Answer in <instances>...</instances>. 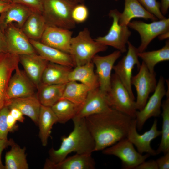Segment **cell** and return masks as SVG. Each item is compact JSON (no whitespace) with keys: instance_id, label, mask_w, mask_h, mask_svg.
Listing matches in <instances>:
<instances>
[{"instance_id":"1","label":"cell","mask_w":169,"mask_h":169,"mask_svg":"<svg viewBox=\"0 0 169 169\" xmlns=\"http://www.w3.org/2000/svg\"><path fill=\"white\" fill-rule=\"evenodd\" d=\"M85 118L95 142L94 151H102L126 138L132 119L113 109Z\"/></svg>"},{"instance_id":"2","label":"cell","mask_w":169,"mask_h":169,"mask_svg":"<svg viewBox=\"0 0 169 169\" xmlns=\"http://www.w3.org/2000/svg\"><path fill=\"white\" fill-rule=\"evenodd\" d=\"M73 130L66 137H62L60 147L49 151L48 160L51 162H60L70 153L92 154L94 151L95 142L87 126L85 118L75 117L72 119Z\"/></svg>"},{"instance_id":"3","label":"cell","mask_w":169,"mask_h":169,"mask_svg":"<svg viewBox=\"0 0 169 169\" xmlns=\"http://www.w3.org/2000/svg\"><path fill=\"white\" fill-rule=\"evenodd\" d=\"M107 48V46L93 39L89 30L85 28L72 38L69 54L75 67L91 61L97 54L105 51Z\"/></svg>"},{"instance_id":"4","label":"cell","mask_w":169,"mask_h":169,"mask_svg":"<svg viewBox=\"0 0 169 169\" xmlns=\"http://www.w3.org/2000/svg\"><path fill=\"white\" fill-rule=\"evenodd\" d=\"M42 14L47 25L71 30L76 23L71 17L75 4L67 0H42Z\"/></svg>"},{"instance_id":"5","label":"cell","mask_w":169,"mask_h":169,"mask_svg":"<svg viewBox=\"0 0 169 169\" xmlns=\"http://www.w3.org/2000/svg\"><path fill=\"white\" fill-rule=\"evenodd\" d=\"M120 12L117 9L111 10L108 13L112 19L111 25L107 34L94 40L104 45L114 47L121 53L127 51L126 44L131 33L127 26L119 23Z\"/></svg>"},{"instance_id":"6","label":"cell","mask_w":169,"mask_h":169,"mask_svg":"<svg viewBox=\"0 0 169 169\" xmlns=\"http://www.w3.org/2000/svg\"><path fill=\"white\" fill-rule=\"evenodd\" d=\"M107 94L112 109L135 118V101L115 73L111 75L110 88Z\"/></svg>"},{"instance_id":"7","label":"cell","mask_w":169,"mask_h":169,"mask_svg":"<svg viewBox=\"0 0 169 169\" xmlns=\"http://www.w3.org/2000/svg\"><path fill=\"white\" fill-rule=\"evenodd\" d=\"M133 145L126 138L104 149L102 153L119 158L121 161L123 168L135 169L150 155L148 153L144 155L140 153L135 150Z\"/></svg>"},{"instance_id":"8","label":"cell","mask_w":169,"mask_h":169,"mask_svg":"<svg viewBox=\"0 0 169 169\" xmlns=\"http://www.w3.org/2000/svg\"><path fill=\"white\" fill-rule=\"evenodd\" d=\"M138 70V73L132 76L131 84L136 91V109L140 110L145 105L150 94L154 91L157 81L155 72H150L143 62Z\"/></svg>"},{"instance_id":"9","label":"cell","mask_w":169,"mask_h":169,"mask_svg":"<svg viewBox=\"0 0 169 169\" xmlns=\"http://www.w3.org/2000/svg\"><path fill=\"white\" fill-rule=\"evenodd\" d=\"M127 26L139 34L141 43L137 49L139 52H142L145 51L149 44L155 38L169 31V19L166 18L150 23L141 21H133L130 22Z\"/></svg>"},{"instance_id":"10","label":"cell","mask_w":169,"mask_h":169,"mask_svg":"<svg viewBox=\"0 0 169 169\" xmlns=\"http://www.w3.org/2000/svg\"><path fill=\"white\" fill-rule=\"evenodd\" d=\"M128 50L117 64L114 65L113 69L128 92L131 98L135 99L132 89L131 79L132 72L135 65L139 69L141 64L139 59L138 49L129 41L127 43Z\"/></svg>"},{"instance_id":"11","label":"cell","mask_w":169,"mask_h":169,"mask_svg":"<svg viewBox=\"0 0 169 169\" xmlns=\"http://www.w3.org/2000/svg\"><path fill=\"white\" fill-rule=\"evenodd\" d=\"M165 82L164 78L160 77L153 95L147 101L144 108L136 111L135 119L136 128L139 130L141 131L142 129L147 120L152 117H158L160 115L161 100L166 93Z\"/></svg>"},{"instance_id":"12","label":"cell","mask_w":169,"mask_h":169,"mask_svg":"<svg viewBox=\"0 0 169 169\" xmlns=\"http://www.w3.org/2000/svg\"><path fill=\"white\" fill-rule=\"evenodd\" d=\"M3 33L7 52L18 56L37 53L29 38L15 24L9 25Z\"/></svg>"},{"instance_id":"13","label":"cell","mask_w":169,"mask_h":169,"mask_svg":"<svg viewBox=\"0 0 169 169\" xmlns=\"http://www.w3.org/2000/svg\"><path fill=\"white\" fill-rule=\"evenodd\" d=\"M157 120L155 119L151 129L142 134H139L136 130L135 118L132 119L127 138L136 147L137 151L141 154L146 153L150 155L156 156V150L151 146V141L161 134V131L157 129Z\"/></svg>"},{"instance_id":"14","label":"cell","mask_w":169,"mask_h":169,"mask_svg":"<svg viewBox=\"0 0 169 169\" xmlns=\"http://www.w3.org/2000/svg\"><path fill=\"white\" fill-rule=\"evenodd\" d=\"M9 80L6 91V97L9 100L27 97L35 95L37 89L24 71L18 67Z\"/></svg>"},{"instance_id":"15","label":"cell","mask_w":169,"mask_h":169,"mask_svg":"<svg viewBox=\"0 0 169 169\" xmlns=\"http://www.w3.org/2000/svg\"><path fill=\"white\" fill-rule=\"evenodd\" d=\"M121 53L117 50L106 56L96 55L92 59V61L96 68L99 88L104 92L107 93L110 90L111 71L115 63L121 56Z\"/></svg>"},{"instance_id":"16","label":"cell","mask_w":169,"mask_h":169,"mask_svg":"<svg viewBox=\"0 0 169 169\" xmlns=\"http://www.w3.org/2000/svg\"><path fill=\"white\" fill-rule=\"evenodd\" d=\"M110 106L107 93L99 88L90 90L83 105L75 117L85 118L89 116L109 111Z\"/></svg>"},{"instance_id":"17","label":"cell","mask_w":169,"mask_h":169,"mask_svg":"<svg viewBox=\"0 0 169 169\" xmlns=\"http://www.w3.org/2000/svg\"><path fill=\"white\" fill-rule=\"evenodd\" d=\"M72 35L71 30L47 25L39 41L69 54Z\"/></svg>"},{"instance_id":"18","label":"cell","mask_w":169,"mask_h":169,"mask_svg":"<svg viewBox=\"0 0 169 169\" xmlns=\"http://www.w3.org/2000/svg\"><path fill=\"white\" fill-rule=\"evenodd\" d=\"M19 56L8 52L0 55V110L7 106L6 97L8 84L12 73L18 67Z\"/></svg>"},{"instance_id":"19","label":"cell","mask_w":169,"mask_h":169,"mask_svg":"<svg viewBox=\"0 0 169 169\" xmlns=\"http://www.w3.org/2000/svg\"><path fill=\"white\" fill-rule=\"evenodd\" d=\"M19 56V63L23 66L24 71L37 90L49 62L37 53L23 54Z\"/></svg>"},{"instance_id":"20","label":"cell","mask_w":169,"mask_h":169,"mask_svg":"<svg viewBox=\"0 0 169 169\" xmlns=\"http://www.w3.org/2000/svg\"><path fill=\"white\" fill-rule=\"evenodd\" d=\"M92 154H76L66 157L59 162L54 163L47 159L44 163V169H94L95 161Z\"/></svg>"},{"instance_id":"21","label":"cell","mask_w":169,"mask_h":169,"mask_svg":"<svg viewBox=\"0 0 169 169\" xmlns=\"http://www.w3.org/2000/svg\"><path fill=\"white\" fill-rule=\"evenodd\" d=\"M34 11L22 5L12 3L5 11L0 14V28L3 32L8 26L13 23L21 28Z\"/></svg>"},{"instance_id":"22","label":"cell","mask_w":169,"mask_h":169,"mask_svg":"<svg viewBox=\"0 0 169 169\" xmlns=\"http://www.w3.org/2000/svg\"><path fill=\"white\" fill-rule=\"evenodd\" d=\"M29 39L37 53L49 62L72 68L75 67L69 54L45 44L39 41Z\"/></svg>"},{"instance_id":"23","label":"cell","mask_w":169,"mask_h":169,"mask_svg":"<svg viewBox=\"0 0 169 169\" xmlns=\"http://www.w3.org/2000/svg\"><path fill=\"white\" fill-rule=\"evenodd\" d=\"M124 2L123 11L120 13V15L119 23L120 24L127 26L134 18H141L152 21L158 20L147 10L138 0H124Z\"/></svg>"},{"instance_id":"24","label":"cell","mask_w":169,"mask_h":169,"mask_svg":"<svg viewBox=\"0 0 169 169\" xmlns=\"http://www.w3.org/2000/svg\"><path fill=\"white\" fill-rule=\"evenodd\" d=\"M75 67L69 73V81L81 83L88 87L90 90L99 87L98 77L94 72V65L92 61Z\"/></svg>"},{"instance_id":"25","label":"cell","mask_w":169,"mask_h":169,"mask_svg":"<svg viewBox=\"0 0 169 169\" xmlns=\"http://www.w3.org/2000/svg\"><path fill=\"white\" fill-rule=\"evenodd\" d=\"M8 106L9 109L13 107L18 109L24 115L30 118L38 125L41 104L36 95L9 100Z\"/></svg>"},{"instance_id":"26","label":"cell","mask_w":169,"mask_h":169,"mask_svg":"<svg viewBox=\"0 0 169 169\" xmlns=\"http://www.w3.org/2000/svg\"><path fill=\"white\" fill-rule=\"evenodd\" d=\"M72 67L49 62L43 73L41 84H65L69 81Z\"/></svg>"},{"instance_id":"27","label":"cell","mask_w":169,"mask_h":169,"mask_svg":"<svg viewBox=\"0 0 169 169\" xmlns=\"http://www.w3.org/2000/svg\"><path fill=\"white\" fill-rule=\"evenodd\" d=\"M46 26L42 13L34 11L21 28L29 39L40 41Z\"/></svg>"},{"instance_id":"28","label":"cell","mask_w":169,"mask_h":169,"mask_svg":"<svg viewBox=\"0 0 169 169\" xmlns=\"http://www.w3.org/2000/svg\"><path fill=\"white\" fill-rule=\"evenodd\" d=\"M57 122H58L57 118L51 107L41 105L38 125L39 138L43 146L47 145L52 127Z\"/></svg>"},{"instance_id":"29","label":"cell","mask_w":169,"mask_h":169,"mask_svg":"<svg viewBox=\"0 0 169 169\" xmlns=\"http://www.w3.org/2000/svg\"><path fill=\"white\" fill-rule=\"evenodd\" d=\"M66 84H40L36 96L41 105L51 107L61 98Z\"/></svg>"},{"instance_id":"30","label":"cell","mask_w":169,"mask_h":169,"mask_svg":"<svg viewBox=\"0 0 169 169\" xmlns=\"http://www.w3.org/2000/svg\"><path fill=\"white\" fill-rule=\"evenodd\" d=\"M90 89L79 82L69 81L66 84L62 98L81 107L84 103Z\"/></svg>"},{"instance_id":"31","label":"cell","mask_w":169,"mask_h":169,"mask_svg":"<svg viewBox=\"0 0 169 169\" xmlns=\"http://www.w3.org/2000/svg\"><path fill=\"white\" fill-rule=\"evenodd\" d=\"M5 156V169H28L25 153L26 148H21L14 142Z\"/></svg>"},{"instance_id":"32","label":"cell","mask_w":169,"mask_h":169,"mask_svg":"<svg viewBox=\"0 0 169 169\" xmlns=\"http://www.w3.org/2000/svg\"><path fill=\"white\" fill-rule=\"evenodd\" d=\"M166 83L167 86L166 98L161 104V106L162 109L161 138L159 146L156 150L157 155L169 151V82L167 81Z\"/></svg>"},{"instance_id":"33","label":"cell","mask_w":169,"mask_h":169,"mask_svg":"<svg viewBox=\"0 0 169 169\" xmlns=\"http://www.w3.org/2000/svg\"><path fill=\"white\" fill-rule=\"evenodd\" d=\"M138 56L151 73L155 72L154 68L159 63L169 60V41L167 40L161 49L155 50L139 52Z\"/></svg>"},{"instance_id":"34","label":"cell","mask_w":169,"mask_h":169,"mask_svg":"<svg viewBox=\"0 0 169 169\" xmlns=\"http://www.w3.org/2000/svg\"><path fill=\"white\" fill-rule=\"evenodd\" d=\"M80 106L65 99L59 100L51 107L58 122L65 123L77 115Z\"/></svg>"},{"instance_id":"35","label":"cell","mask_w":169,"mask_h":169,"mask_svg":"<svg viewBox=\"0 0 169 169\" xmlns=\"http://www.w3.org/2000/svg\"><path fill=\"white\" fill-rule=\"evenodd\" d=\"M89 15L88 9L83 3L78 4L73 7L71 17L75 23H83L86 21Z\"/></svg>"},{"instance_id":"36","label":"cell","mask_w":169,"mask_h":169,"mask_svg":"<svg viewBox=\"0 0 169 169\" xmlns=\"http://www.w3.org/2000/svg\"><path fill=\"white\" fill-rule=\"evenodd\" d=\"M138 0L147 10L158 19H162L166 18L161 11L160 3L156 0Z\"/></svg>"},{"instance_id":"37","label":"cell","mask_w":169,"mask_h":169,"mask_svg":"<svg viewBox=\"0 0 169 169\" xmlns=\"http://www.w3.org/2000/svg\"><path fill=\"white\" fill-rule=\"evenodd\" d=\"M9 112L8 106H5L0 110V140L8 139L9 131L8 129L7 118Z\"/></svg>"},{"instance_id":"38","label":"cell","mask_w":169,"mask_h":169,"mask_svg":"<svg viewBox=\"0 0 169 169\" xmlns=\"http://www.w3.org/2000/svg\"><path fill=\"white\" fill-rule=\"evenodd\" d=\"M13 3L22 5L34 11L42 12V0H13Z\"/></svg>"},{"instance_id":"39","label":"cell","mask_w":169,"mask_h":169,"mask_svg":"<svg viewBox=\"0 0 169 169\" xmlns=\"http://www.w3.org/2000/svg\"><path fill=\"white\" fill-rule=\"evenodd\" d=\"M164 154L163 156L156 161L158 169H169V151Z\"/></svg>"},{"instance_id":"40","label":"cell","mask_w":169,"mask_h":169,"mask_svg":"<svg viewBox=\"0 0 169 169\" xmlns=\"http://www.w3.org/2000/svg\"><path fill=\"white\" fill-rule=\"evenodd\" d=\"M14 142V141L11 139L0 140V169H5V166L3 165L1 161V156L3 151L8 146H11Z\"/></svg>"},{"instance_id":"41","label":"cell","mask_w":169,"mask_h":169,"mask_svg":"<svg viewBox=\"0 0 169 169\" xmlns=\"http://www.w3.org/2000/svg\"><path fill=\"white\" fill-rule=\"evenodd\" d=\"M136 169H158L156 162L154 160H150L145 161L138 165Z\"/></svg>"},{"instance_id":"42","label":"cell","mask_w":169,"mask_h":169,"mask_svg":"<svg viewBox=\"0 0 169 169\" xmlns=\"http://www.w3.org/2000/svg\"><path fill=\"white\" fill-rule=\"evenodd\" d=\"M17 121L9 112L7 118V122L9 132H12L16 130L18 128L16 125Z\"/></svg>"},{"instance_id":"43","label":"cell","mask_w":169,"mask_h":169,"mask_svg":"<svg viewBox=\"0 0 169 169\" xmlns=\"http://www.w3.org/2000/svg\"><path fill=\"white\" fill-rule=\"evenodd\" d=\"M9 109L10 113L17 121L23 122L24 120V115L19 109L14 107Z\"/></svg>"},{"instance_id":"44","label":"cell","mask_w":169,"mask_h":169,"mask_svg":"<svg viewBox=\"0 0 169 169\" xmlns=\"http://www.w3.org/2000/svg\"><path fill=\"white\" fill-rule=\"evenodd\" d=\"M7 52L6 44L4 33L0 28V55Z\"/></svg>"},{"instance_id":"45","label":"cell","mask_w":169,"mask_h":169,"mask_svg":"<svg viewBox=\"0 0 169 169\" xmlns=\"http://www.w3.org/2000/svg\"><path fill=\"white\" fill-rule=\"evenodd\" d=\"M169 8V0H161L160 10L162 14L165 16L167 13Z\"/></svg>"},{"instance_id":"46","label":"cell","mask_w":169,"mask_h":169,"mask_svg":"<svg viewBox=\"0 0 169 169\" xmlns=\"http://www.w3.org/2000/svg\"><path fill=\"white\" fill-rule=\"evenodd\" d=\"M12 3L7 1H0V14L6 10Z\"/></svg>"},{"instance_id":"47","label":"cell","mask_w":169,"mask_h":169,"mask_svg":"<svg viewBox=\"0 0 169 169\" xmlns=\"http://www.w3.org/2000/svg\"><path fill=\"white\" fill-rule=\"evenodd\" d=\"M160 40H163L168 39L169 37V31L162 34L158 36Z\"/></svg>"},{"instance_id":"48","label":"cell","mask_w":169,"mask_h":169,"mask_svg":"<svg viewBox=\"0 0 169 169\" xmlns=\"http://www.w3.org/2000/svg\"><path fill=\"white\" fill-rule=\"evenodd\" d=\"M70 2L75 4H77L80 3L84 4L85 0H67Z\"/></svg>"},{"instance_id":"49","label":"cell","mask_w":169,"mask_h":169,"mask_svg":"<svg viewBox=\"0 0 169 169\" xmlns=\"http://www.w3.org/2000/svg\"><path fill=\"white\" fill-rule=\"evenodd\" d=\"M9 2L11 3H13V0H8Z\"/></svg>"},{"instance_id":"50","label":"cell","mask_w":169,"mask_h":169,"mask_svg":"<svg viewBox=\"0 0 169 169\" xmlns=\"http://www.w3.org/2000/svg\"><path fill=\"white\" fill-rule=\"evenodd\" d=\"M8 1V0H0V1ZM9 2V1H8Z\"/></svg>"},{"instance_id":"51","label":"cell","mask_w":169,"mask_h":169,"mask_svg":"<svg viewBox=\"0 0 169 169\" xmlns=\"http://www.w3.org/2000/svg\"><path fill=\"white\" fill-rule=\"evenodd\" d=\"M115 1H118L120 0H114Z\"/></svg>"}]
</instances>
